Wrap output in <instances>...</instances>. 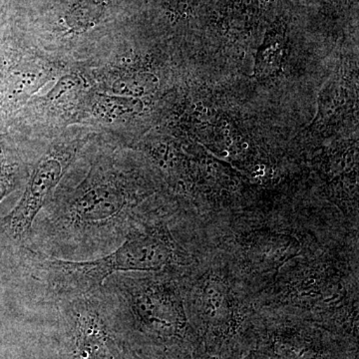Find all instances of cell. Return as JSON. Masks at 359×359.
Segmentation results:
<instances>
[{
  "label": "cell",
  "instance_id": "30bf717a",
  "mask_svg": "<svg viewBox=\"0 0 359 359\" xmlns=\"http://www.w3.org/2000/svg\"><path fill=\"white\" fill-rule=\"evenodd\" d=\"M257 255L261 256L264 262L282 263L290 257L294 250V243L290 238L273 237L264 238L263 242L257 244Z\"/></svg>",
  "mask_w": 359,
  "mask_h": 359
},
{
  "label": "cell",
  "instance_id": "ba28073f",
  "mask_svg": "<svg viewBox=\"0 0 359 359\" xmlns=\"http://www.w3.org/2000/svg\"><path fill=\"white\" fill-rule=\"evenodd\" d=\"M142 108L141 101L132 97L99 96L94 105V112L106 119H116L127 114H136Z\"/></svg>",
  "mask_w": 359,
  "mask_h": 359
},
{
  "label": "cell",
  "instance_id": "277c9868",
  "mask_svg": "<svg viewBox=\"0 0 359 359\" xmlns=\"http://www.w3.org/2000/svg\"><path fill=\"white\" fill-rule=\"evenodd\" d=\"M63 165L56 157L40 161L35 167L25 195L6 219L2 226L13 240H25L32 230L33 222L50 194L62 178Z\"/></svg>",
  "mask_w": 359,
  "mask_h": 359
},
{
  "label": "cell",
  "instance_id": "7c38bea8",
  "mask_svg": "<svg viewBox=\"0 0 359 359\" xmlns=\"http://www.w3.org/2000/svg\"><path fill=\"white\" fill-rule=\"evenodd\" d=\"M124 359H134L132 356L128 355V354H124Z\"/></svg>",
  "mask_w": 359,
  "mask_h": 359
},
{
  "label": "cell",
  "instance_id": "7a4b0ae2",
  "mask_svg": "<svg viewBox=\"0 0 359 359\" xmlns=\"http://www.w3.org/2000/svg\"><path fill=\"white\" fill-rule=\"evenodd\" d=\"M122 285L121 290L139 330L160 339L180 334L185 316L171 285L144 280H124Z\"/></svg>",
  "mask_w": 359,
  "mask_h": 359
},
{
  "label": "cell",
  "instance_id": "5b68a950",
  "mask_svg": "<svg viewBox=\"0 0 359 359\" xmlns=\"http://www.w3.org/2000/svg\"><path fill=\"white\" fill-rule=\"evenodd\" d=\"M72 359H124L105 321L89 304L80 306L71 321Z\"/></svg>",
  "mask_w": 359,
  "mask_h": 359
},
{
  "label": "cell",
  "instance_id": "8fae6325",
  "mask_svg": "<svg viewBox=\"0 0 359 359\" xmlns=\"http://www.w3.org/2000/svg\"><path fill=\"white\" fill-rule=\"evenodd\" d=\"M197 4L198 0H168V9L174 15L183 18L192 13Z\"/></svg>",
  "mask_w": 359,
  "mask_h": 359
},
{
  "label": "cell",
  "instance_id": "6da1fadb",
  "mask_svg": "<svg viewBox=\"0 0 359 359\" xmlns=\"http://www.w3.org/2000/svg\"><path fill=\"white\" fill-rule=\"evenodd\" d=\"M174 259V248L164 229L136 231L107 256L91 261L47 262L56 285L67 292H89L121 271H155Z\"/></svg>",
  "mask_w": 359,
  "mask_h": 359
},
{
  "label": "cell",
  "instance_id": "3957f363",
  "mask_svg": "<svg viewBox=\"0 0 359 359\" xmlns=\"http://www.w3.org/2000/svg\"><path fill=\"white\" fill-rule=\"evenodd\" d=\"M125 205V194L117 187L94 186L74 198L54 224L74 237L96 235L115 228Z\"/></svg>",
  "mask_w": 359,
  "mask_h": 359
},
{
  "label": "cell",
  "instance_id": "8992f818",
  "mask_svg": "<svg viewBox=\"0 0 359 359\" xmlns=\"http://www.w3.org/2000/svg\"><path fill=\"white\" fill-rule=\"evenodd\" d=\"M285 44V27L283 23L276 25L266 33L259 48L255 73L257 77L273 76L282 67Z\"/></svg>",
  "mask_w": 359,
  "mask_h": 359
},
{
  "label": "cell",
  "instance_id": "52a82bcc",
  "mask_svg": "<svg viewBox=\"0 0 359 359\" xmlns=\"http://www.w3.org/2000/svg\"><path fill=\"white\" fill-rule=\"evenodd\" d=\"M108 0H77L65 16L72 32H83L93 27L102 18Z\"/></svg>",
  "mask_w": 359,
  "mask_h": 359
},
{
  "label": "cell",
  "instance_id": "9c48e42d",
  "mask_svg": "<svg viewBox=\"0 0 359 359\" xmlns=\"http://www.w3.org/2000/svg\"><path fill=\"white\" fill-rule=\"evenodd\" d=\"M158 86L157 77L152 74H137L128 78H123L113 85L115 93L120 95L136 97L152 93Z\"/></svg>",
  "mask_w": 359,
  "mask_h": 359
}]
</instances>
